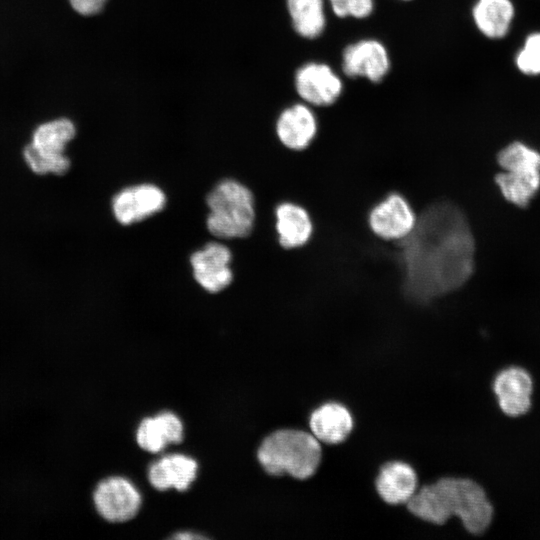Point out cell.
Listing matches in <instances>:
<instances>
[{"mask_svg":"<svg viewBox=\"0 0 540 540\" xmlns=\"http://www.w3.org/2000/svg\"><path fill=\"white\" fill-rule=\"evenodd\" d=\"M402 291L427 303L461 288L474 271L475 241L464 212L440 201L426 207L400 240Z\"/></svg>","mask_w":540,"mask_h":540,"instance_id":"cell-1","label":"cell"},{"mask_svg":"<svg viewBox=\"0 0 540 540\" xmlns=\"http://www.w3.org/2000/svg\"><path fill=\"white\" fill-rule=\"evenodd\" d=\"M406 504L412 515L436 525L457 516L475 535L485 532L493 518V506L485 490L468 478H440L416 491Z\"/></svg>","mask_w":540,"mask_h":540,"instance_id":"cell-2","label":"cell"},{"mask_svg":"<svg viewBox=\"0 0 540 540\" xmlns=\"http://www.w3.org/2000/svg\"><path fill=\"white\" fill-rule=\"evenodd\" d=\"M257 457L270 475L287 473L295 479L305 480L316 473L322 449L313 434L297 429H280L263 440Z\"/></svg>","mask_w":540,"mask_h":540,"instance_id":"cell-3","label":"cell"},{"mask_svg":"<svg viewBox=\"0 0 540 540\" xmlns=\"http://www.w3.org/2000/svg\"><path fill=\"white\" fill-rule=\"evenodd\" d=\"M207 205L210 210L207 228L214 236L241 238L253 229L254 198L240 182L232 179L219 182L208 194Z\"/></svg>","mask_w":540,"mask_h":540,"instance_id":"cell-4","label":"cell"},{"mask_svg":"<svg viewBox=\"0 0 540 540\" xmlns=\"http://www.w3.org/2000/svg\"><path fill=\"white\" fill-rule=\"evenodd\" d=\"M93 500L98 513L110 522H125L139 511L141 496L134 485L123 477H109L96 487Z\"/></svg>","mask_w":540,"mask_h":540,"instance_id":"cell-5","label":"cell"},{"mask_svg":"<svg viewBox=\"0 0 540 540\" xmlns=\"http://www.w3.org/2000/svg\"><path fill=\"white\" fill-rule=\"evenodd\" d=\"M417 215L409 202L398 193H391L369 212L368 223L373 233L385 240H402L413 230Z\"/></svg>","mask_w":540,"mask_h":540,"instance_id":"cell-6","label":"cell"},{"mask_svg":"<svg viewBox=\"0 0 540 540\" xmlns=\"http://www.w3.org/2000/svg\"><path fill=\"white\" fill-rule=\"evenodd\" d=\"M295 88L306 103L326 107L338 100L343 83L329 65L308 62L297 69Z\"/></svg>","mask_w":540,"mask_h":540,"instance_id":"cell-7","label":"cell"},{"mask_svg":"<svg viewBox=\"0 0 540 540\" xmlns=\"http://www.w3.org/2000/svg\"><path fill=\"white\" fill-rule=\"evenodd\" d=\"M342 70L350 78L364 77L378 83L390 70L386 47L376 39H363L345 47Z\"/></svg>","mask_w":540,"mask_h":540,"instance_id":"cell-8","label":"cell"},{"mask_svg":"<svg viewBox=\"0 0 540 540\" xmlns=\"http://www.w3.org/2000/svg\"><path fill=\"white\" fill-rule=\"evenodd\" d=\"M166 204L164 192L153 184L126 187L114 195L112 211L122 225H131L161 211Z\"/></svg>","mask_w":540,"mask_h":540,"instance_id":"cell-9","label":"cell"},{"mask_svg":"<svg viewBox=\"0 0 540 540\" xmlns=\"http://www.w3.org/2000/svg\"><path fill=\"white\" fill-rule=\"evenodd\" d=\"M231 260L228 247L216 242L208 243L190 258L195 280L208 292H220L232 282Z\"/></svg>","mask_w":540,"mask_h":540,"instance_id":"cell-10","label":"cell"},{"mask_svg":"<svg viewBox=\"0 0 540 540\" xmlns=\"http://www.w3.org/2000/svg\"><path fill=\"white\" fill-rule=\"evenodd\" d=\"M533 382L523 368L511 366L500 371L493 382V390L502 412L517 417L528 412L531 406Z\"/></svg>","mask_w":540,"mask_h":540,"instance_id":"cell-11","label":"cell"},{"mask_svg":"<svg viewBox=\"0 0 540 540\" xmlns=\"http://www.w3.org/2000/svg\"><path fill=\"white\" fill-rule=\"evenodd\" d=\"M318 130L313 111L305 104H294L284 109L276 122L280 142L291 150H303L314 140Z\"/></svg>","mask_w":540,"mask_h":540,"instance_id":"cell-12","label":"cell"},{"mask_svg":"<svg viewBox=\"0 0 540 540\" xmlns=\"http://www.w3.org/2000/svg\"><path fill=\"white\" fill-rule=\"evenodd\" d=\"M418 478L414 468L402 461L386 463L379 471L375 488L389 505L406 504L416 493Z\"/></svg>","mask_w":540,"mask_h":540,"instance_id":"cell-13","label":"cell"},{"mask_svg":"<svg viewBox=\"0 0 540 540\" xmlns=\"http://www.w3.org/2000/svg\"><path fill=\"white\" fill-rule=\"evenodd\" d=\"M354 426L350 411L342 404L328 402L315 409L309 419V427L315 438L329 445L344 442Z\"/></svg>","mask_w":540,"mask_h":540,"instance_id":"cell-14","label":"cell"},{"mask_svg":"<svg viewBox=\"0 0 540 540\" xmlns=\"http://www.w3.org/2000/svg\"><path fill=\"white\" fill-rule=\"evenodd\" d=\"M197 462L183 454L167 455L153 463L148 472L151 485L157 490L175 488L185 491L197 474Z\"/></svg>","mask_w":540,"mask_h":540,"instance_id":"cell-15","label":"cell"},{"mask_svg":"<svg viewBox=\"0 0 540 540\" xmlns=\"http://www.w3.org/2000/svg\"><path fill=\"white\" fill-rule=\"evenodd\" d=\"M276 231L279 243L286 249L305 245L313 233V223L309 213L300 205L285 202L275 210Z\"/></svg>","mask_w":540,"mask_h":540,"instance_id":"cell-16","label":"cell"},{"mask_svg":"<svg viewBox=\"0 0 540 540\" xmlns=\"http://www.w3.org/2000/svg\"><path fill=\"white\" fill-rule=\"evenodd\" d=\"M139 446L151 453L163 450L169 443H180L183 439V425L172 412H163L155 417L145 418L136 434Z\"/></svg>","mask_w":540,"mask_h":540,"instance_id":"cell-17","label":"cell"},{"mask_svg":"<svg viewBox=\"0 0 540 540\" xmlns=\"http://www.w3.org/2000/svg\"><path fill=\"white\" fill-rule=\"evenodd\" d=\"M511 0H477L472 9L473 21L477 29L491 39L507 35L514 18Z\"/></svg>","mask_w":540,"mask_h":540,"instance_id":"cell-18","label":"cell"},{"mask_svg":"<svg viewBox=\"0 0 540 540\" xmlns=\"http://www.w3.org/2000/svg\"><path fill=\"white\" fill-rule=\"evenodd\" d=\"M295 32L307 39L317 38L326 27L324 0H287Z\"/></svg>","mask_w":540,"mask_h":540,"instance_id":"cell-19","label":"cell"},{"mask_svg":"<svg viewBox=\"0 0 540 540\" xmlns=\"http://www.w3.org/2000/svg\"><path fill=\"white\" fill-rule=\"evenodd\" d=\"M495 182L506 200L525 207L540 187V171H504L496 175Z\"/></svg>","mask_w":540,"mask_h":540,"instance_id":"cell-20","label":"cell"},{"mask_svg":"<svg viewBox=\"0 0 540 540\" xmlns=\"http://www.w3.org/2000/svg\"><path fill=\"white\" fill-rule=\"evenodd\" d=\"M75 135L74 122L61 117L39 124L32 132L31 144L46 153L63 154Z\"/></svg>","mask_w":540,"mask_h":540,"instance_id":"cell-21","label":"cell"},{"mask_svg":"<svg viewBox=\"0 0 540 540\" xmlns=\"http://www.w3.org/2000/svg\"><path fill=\"white\" fill-rule=\"evenodd\" d=\"M23 159L27 167L37 175L53 174L62 176L71 167V160L65 154H50L43 152L31 143L23 149Z\"/></svg>","mask_w":540,"mask_h":540,"instance_id":"cell-22","label":"cell"},{"mask_svg":"<svg viewBox=\"0 0 540 540\" xmlns=\"http://www.w3.org/2000/svg\"><path fill=\"white\" fill-rule=\"evenodd\" d=\"M497 160L504 171H540V153L518 141L503 148Z\"/></svg>","mask_w":540,"mask_h":540,"instance_id":"cell-23","label":"cell"},{"mask_svg":"<svg viewBox=\"0 0 540 540\" xmlns=\"http://www.w3.org/2000/svg\"><path fill=\"white\" fill-rule=\"evenodd\" d=\"M515 63L518 70L525 75L540 74V32L526 37L523 47L516 55Z\"/></svg>","mask_w":540,"mask_h":540,"instance_id":"cell-24","label":"cell"},{"mask_svg":"<svg viewBox=\"0 0 540 540\" xmlns=\"http://www.w3.org/2000/svg\"><path fill=\"white\" fill-rule=\"evenodd\" d=\"M333 13L340 17H353L363 19L368 17L374 9L373 0H329Z\"/></svg>","mask_w":540,"mask_h":540,"instance_id":"cell-25","label":"cell"},{"mask_svg":"<svg viewBox=\"0 0 540 540\" xmlns=\"http://www.w3.org/2000/svg\"><path fill=\"white\" fill-rule=\"evenodd\" d=\"M107 0H69L71 7L80 15L93 16L102 11Z\"/></svg>","mask_w":540,"mask_h":540,"instance_id":"cell-26","label":"cell"},{"mask_svg":"<svg viewBox=\"0 0 540 540\" xmlns=\"http://www.w3.org/2000/svg\"><path fill=\"white\" fill-rule=\"evenodd\" d=\"M175 538H179V539H186V538H190V539H199V538H203L201 535H194V534H184V533H181L180 535H176Z\"/></svg>","mask_w":540,"mask_h":540,"instance_id":"cell-27","label":"cell"},{"mask_svg":"<svg viewBox=\"0 0 540 540\" xmlns=\"http://www.w3.org/2000/svg\"><path fill=\"white\" fill-rule=\"evenodd\" d=\"M403 1H409V0H403Z\"/></svg>","mask_w":540,"mask_h":540,"instance_id":"cell-28","label":"cell"}]
</instances>
